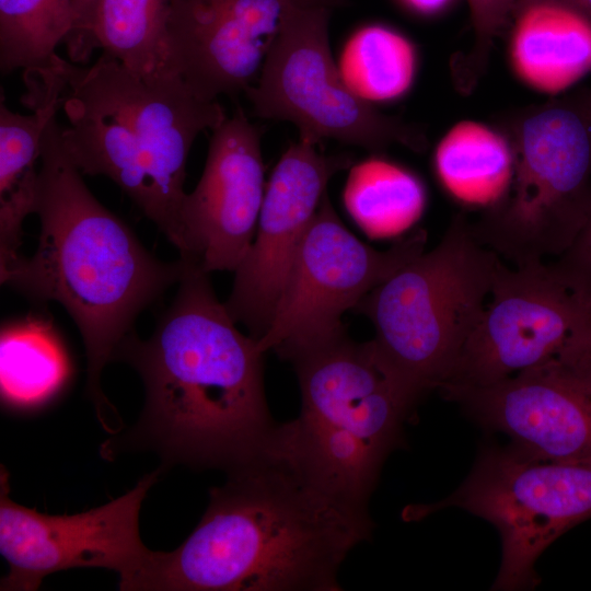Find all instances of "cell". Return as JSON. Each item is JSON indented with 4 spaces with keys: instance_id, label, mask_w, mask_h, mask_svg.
<instances>
[{
    "instance_id": "cell-29",
    "label": "cell",
    "mask_w": 591,
    "mask_h": 591,
    "mask_svg": "<svg viewBox=\"0 0 591 591\" xmlns=\"http://www.w3.org/2000/svg\"><path fill=\"white\" fill-rule=\"evenodd\" d=\"M591 21V0H556Z\"/></svg>"
},
{
    "instance_id": "cell-30",
    "label": "cell",
    "mask_w": 591,
    "mask_h": 591,
    "mask_svg": "<svg viewBox=\"0 0 591 591\" xmlns=\"http://www.w3.org/2000/svg\"><path fill=\"white\" fill-rule=\"evenodd\" d=\"M544 1H552V0H518L514 12H520L524 8H526V7L531 5V4H534V3H537V2H544Z\"/></svg>"
},
{
    "instance_id": "cell-12",
    "label": "cell",
    "mask_w": 591,
    "mask_h": 591,
    "mask_svg": "<svg viewBox=\"0 0 591 591\" xmlns=\"http://www.w3.org/2000/svg\"><path fill=\"white\" fill-rule=\"evenodd\" d=\"M163 472L140 478L123 496L76 514L51 515L21 506L9 497V473H0V554L9 565L1 591H34L43 579L72 568H105L119 575L129 591L151 551L139 533L141 503Z\"/></svg>"
},
{
    "instance_id": "cell-8",
    "label": "cell",
    "mask_w": 591,
    "mask_h": 591,
    "mask_svg": "<svg viewBox=\"0 0 591 591\" xmlns=\"http://www.w3.org/2000/svg\"><path fill=\"white\" fill-rule=\"evenodd\" d=\"M456 507L491 523L501 538V564L493 590L533 589L535 563L563 533L591 518V463L529 455L517 448L489 445L472 472L447 498L413 505L407 521Z\"/></svg>"
},
{
    "instance_id": "cell-23",
    "label": "cell",
    "mask_w": 591,
    "mask_h": 591,
    "mask_svg": "<svg viewBox=\"0 0 591 591\" xmlns=\"http://www.w3.org/2000/svg\"><path fill=\"white\" fill-rule=\"evenodd\" d=\"M170 0H101L90 25L93 51L140 76L172 71L166 47Z\"/></svg>"
},
{
    "instance_id": "cell-4",
    "label": "cell",
    "mask_w": 591,
    "mask_h": 591,
    "mask_svg": "<svg viewBox=\"0 0 591 591\" xmlns=\"http://www.w3.org/2000/svg\"><path fill=\"white\" fill-rule=\"evenodd\" d=\"M62 147L82 175L111 178L179 250L181 207L190 148L225 118L173 71L140 76L101 54L92 66L67 60Z\"/></svg>"
},
{
    "instance_id": "cell-18",
    "label": "cell",
    "mask_w": 591,
    "mask_h": 591,
    "mask_svg": "<svg viewBox=\"0 0 591 591\" xmlns=\"http://www.w3.org/2000/svg\"><path fill=\"white\" fill-rule=\"evenodd\" d=\"M61 85L48 89L30 106L32 114L12 112L0 101V273L22 256L25 218L35 213L40 143L48 121L61 109Z\"/></svg>"
},
{
    "instance_id": "cell-16",
    "label": "cell",
    "mask_w": 591,
    "mask_h": 591,
    "mask_svg": "<svg viewBox=\"0 0 591 591\" xmlns=\"http://www.w3.org/2000/svg\"><path fill=\"white\" fill-rule=\"evenodd\" d=\"M440 392L529 455L591 463V370L547 366L490 385Z\"/></svg>"
},
{
    "instance_id": "cell-9",
    "label": "cell",
    "mask_w": 591,
    "mask_h": 591,
    "mask_svg": "<svg viewBox=\"0 0 591 591\" xmlns=\"http://www.w3.org/2000/svg\"><path fill=\"white\" fill-rule=\"evenodd\" d=\"M333 10L304 8L288 19L265 58L257 84L245 91L254 114L290 121L300 138L315 144L334 139L369 150L394 142L424 150L426 140L417 128L375 111L343 81L329 49Z\"/></svg>"
},
{
    "instance_id": "cell-27",
    "label": "cell",
    "mask_w": 591,
    "mask_h": 591,
    "mask_svg": "<svg viewBox=\"0 0 591 591\" xmlns=\"http://www.w3.org/2000/svg\"><path fill=\"white\" fill-rule=\"evenodd\" d=\"M100 2L101 0H82L79 5L72 27L63 42L69 60L73 63L86 65L93 53L90 25Z\"/></svg>"
},
{
    "instance_id": "cell-31",
    "label": "cell",
    "mask_w": 591,
    "mask_h": 591,
    "mask_svg": "<svg viewBox=\"0 0 591 591\" xmlns=\"http://www.w3.org/2000/svg\"><path fill=\"white\" fill-rule=\"evenodd\" d=\"M82 0H72V12H73V21H74V16H76V13L79 9V5L81 3ZM73 24V22H72Z\"/></svg>"
},
{
    "instance_id": "cell-32",
    "label": "cell",
    "mask_w": 591,
    "mask_h": 591,
    "mask_svg": "<svg viewBox=\"0 0 591 591\" xmlns=\"http://www.w3.org/2000/svg\"><path fill=\"white\" fill-rule=\"evenodd\" d=\"M584 95H586V99H587V102L591 108V89L584 91Z\"/></svg>"
},
{
    "instance_id": "cell-26",
    "label": "cell",
    "mask_w": 591,
    "mask_h": 591,
    "mask_svg": "<svg viewBox=\"0 0 591 591\" xmlns=\"http://www.w3.org/2000/svg\"><path fill=\"white\" fill-rule=\"evenodd\" d=\"M548 266L554 276L591 310V213L571 245Z\"/></svg>"
},
{
    "instance_id": "cell-2",
    "label": "cell",
    "mask_w": 591,
    "mask_h": 591,
    "mask_svg": "<svg viewBox=\"0 0 591 591\" xmlns=\"http://www.w3.org/2000/svg\"><path fill=\"white\" fill-rule=\"evenodd\" d=\"M208 275L193 264L151 336L131 332L120 344L115 359L139 373L144 405L135 427L103 443V456L151 450L163 471L182 464L228 473L267 444L277 424L265 398V352L237 329Z\"/></svg>"
},
{
    "instance_id": "cell-14",
    "label": "cell",
    "mask_w": 591,
    "mask_h": 591,
    "mask_svg": "<svg viewBox=\"0 0 591 591\" xmlns=\"http://www.w3.org/2000/svg\"><path fill=\"white\" fill-rule=\"evenodd\" d=\"M348 155H327L300 138L275 165L265 186L253 242L234 270L224 303L235 322L259 338L267 329L292 259L331 178L349 167Z\"/></svg>"
},
{
    "instance_id": "cell-19",
    "label": "cell",
    "mask_w": 591,
    "mask_h": 591,
    "mask_svg": "<svg viewBox=\"0 0 591 591\" xmlns=\"http://www.w3.org/2000/svg\"><path fill=\"white\" fill-rule=\"evenodd\" d=\"M71 375L68 351L51 322L28 316L0 336V393L5 407L32 410L51 401Z\"/></svg>"
},
{
    "instance_id": "cell-1",
    "label": "cell",
    "mask_w": 591,
    "mask_h": 591,
    "mask_svg": "<svg viewBox=\"0 0 591 591\" xmlns=\"http://www.w3.org/2000/svg\"><path fill=\"white\" fill-rule=\"evenodd\" d=\"M372 529L368 508L318 484L271 433L210 489L177 548L151 551L130 591H339L343 561Z\"/></svg>"
},
{
    "instance_id": "cell-20",
    "label": "cell",
    "mask_w": 591,
    "mask_h": 591,
    "mask_svg": "<svg viewBox=\"0 0 591 591\" xmlns=\"http://www.w3.org/2000/svg\"><path fill=\"white\" fill-rule=\"evenodd\" d=\"M434 169L439 181L454 198L490 207L510 186L513 153L507 137L484 124L463 120L438 143Z\"/></svg>"
},
{
    "instance_id": "cell-25",
    "label": "cell",
    "mask_w": 591,
    "mask_h": 591,
    "mask_svg": "<svg viewBox=\"0 0 591 591\" xmlns=\"http://www.w3.org/2000/svg\"><path fill=\"white\" fill-rule=\"evenodd\" d=\"M471 9L475 42L471 53L462 62L461 81L466 84L478 77L485 66L494 38L509 15L515 11L518 0H467Z\"/></svg>"
},
{
    "instance_id": "cell-7",
    "label": "cell",
    "mask_w": 591,
    "mask_h": 591,
    "mask_svg": "<svg viewBox=\"0 0 591 591\" xmlns=\"http://www.w3.org/2000/svg\"><path fill=\"white\" fill-rule=\"evenodd\" d=\"M513 173L475 222L476 239L513 266L556 258L591 213V108L584 92L511 119Z\"/></svg>"
},
{
    "instance_id": "cell-21",
    "label": "cell",
    "mask_w": 591,
    "mask_h": 591,
    "mask_svg": "<svg viewBox=\"0 0 591 591\" xmlns=\"http://www.w3.org/2000/svg\"><path fill=\"white\" fill-rule=\"evenodd\" d=\"M72 22V0H0L1 73L23 69L25 85L60 73L67 60L56 49Z\"/></svg>"
},
{
    "instance_id": "cell-22",
    "label": "cell",
    "mask_w": 591,
    "mask_h": 591,
    "mask_svg": "<svg viewBox=\"0 0 591 591\" xmlns=\"http://www.w3.org/2000/svg\"><path fill=\"white\" fill-rule=\"evenodd\" d=\"M343 199L350 217L369 236L386 237L418 220L426 194L413 173L373 157L350 169Z\"/></svg>"
},
{
    "instance_id": "cell-28",
    "label": "cell",
    "mask_w": 591,
    "mask_h": 591,
    "mask_svg": "<svg viewBox=\"0 0 591 591\" xmlns=\"http://www.w3.org/2000/svg\"><path fill=\"white\" fill-rule=\"evenodd\" d=\"M414 11L430 14L442 9L450 0H402Z\"/></svg>"
},
{
    "instance_id": "cell-13",
    "label": "cell",
    "mask_w": 591,
    "mask_h": 591,
    "mask_svg": "<svg viewBox=\"0 0 591 591\" xmlns=\"http://www.w3.org/2000/svg\"><path fill=\"white\" fill-rule=\"evenodd\" d=\"M346 0H170V69L200 100L245 92L288 19L311 7Z\"/></svg>"
},
{
    "instance_id": "cell-3",
    "label": "cell",
    "mask_w": 591,
    "mask_h": 591,
    "mask_svg": "<svg viewBox=\"0 0 591 591\" xmlns=\"http://www.w3.org/2000/svg\"><path fill=\"white\" fill-rule=\"evenodd\" d=\"M54 116L40 143L35 213L37 248L0 273L1 283L32 300L56 301L76 323L88 358V393L105 430L116 412L101 389V373L134 332L138 314L195 263L162 262L90 192L68 158Z\"/></svg>"
},
{
    "instance_id": "cell-6",
    "label": "cell",
    "mask_w": 591,
    "mask_h": 591,
    "mask_svg": "<svg viewBox=\"0 0 591 591\" xmlns=\"http://www.w3.org/2000/svg\"><path fill=\"white\" fill-rule=\"evenodd\" d=\"M501 263L476 239L472 222L457 215L432 250L356 306L374 327L371 341L382 361L418 399L449 380Z\"/></svg>"
},
{
    "instance_id": "cell-24",
    "label": "cell",
    "mask_w": 591,
    "mask_h": 591,
    "mask_svg": "<svg viewBox=\"0 0 591 591\" xmlns=\"http://www.w3.org/2000/svg\"><path fill=\"white\" fill-rule=\"evenodd\" d=\"M348 89L368 104L403 96L416 73V50L401 33L378 24L355 31L336 61Z\"/></svg>"
},
{
    "instance_id": "cell-17",
    "label": "cell",
    "mask_w": 591,
    "mask_h": 591,
    "mask_svg": "<svg viewBox=\"0 0 591 591\" xmlns=\"http://www.w3.org/2000/svg\"><path fill=\"white\" fill-rule=\"evenodd\" d=\"M510 56L517 76L543 93H558L591 71V21L544 1L519 12Z\"/></svg>"
},
{
    "instance_id": "cell-11",
    "label": "cell",
    "mask_w": 591,
    "mask_h": 591,
    "mask_svg": "<svg viewBox=\"0 0 591 591\" xmlns=\"http://www.w3.org/2000/svg\"><path fill=\"white\" fill-rule=\"evenodd\" d=\"M427 233L413 232L386 251L354 235L326 194L292 259L266 332L264 352L288 359L345 331L340 317L376 286L425 251Z\"/></svg>"
},
{
    "instance_id": "cell-5",
    "label": "cell",
    "mask_w": 591,
    "mask_h": 591,
    "mask_svg": "<svg viewBox=\"0 0 591 591\" xmlns=\"http://www.w3.org/2000/svg\"><path fill=\"white\" fill-rule=\"evenodd\" d=\"M301 410L276 425L280 449L326 489L368 508L385 457L402 442L403 425L418 398L394 375L372 341L346 331L289 359Z\"/></svg>"
},
{
    "instance_id": "cell-15",
    "label": "cell",
    "mask_w": 591,
    "mask_h": 591,
    "mask_svg": "<svg viewBox=\"0 0 591 591\" xmlns=\"http://www.w3.org/2000/svg\"><path fill=\"white\" fill-rule=\"evenodd\" d=\"M260 130L243 111L212 130L201 177L181 207V257L204 271L235 270L250 248L265 193Z\"/></svg>"
},
{
    "instance_id": "cell-10",
    "label": "cell",
    "mask_w": 591,
    "mask_h": 591,
    "mask_svg": "<svg viewBox=\"0 0 591 591\" xmlns=\"http://www.w3.org/2000/svg\"><path fill=\"white\" fill-rule=\"evenodd\" d=\"M547 366L591 370V310L545 262L501 263L447 386H485Z\"/></svg>"
}]
</instances>
